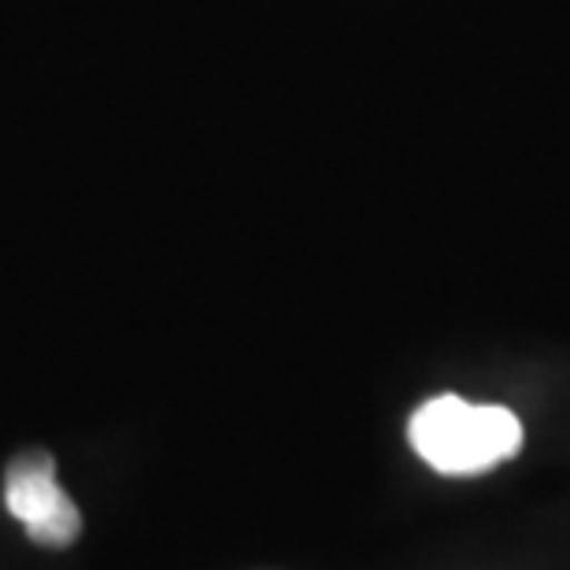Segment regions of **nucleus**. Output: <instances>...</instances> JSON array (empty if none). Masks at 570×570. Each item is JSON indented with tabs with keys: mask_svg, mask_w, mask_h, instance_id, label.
I'll use <instances>...</instances> for the list:
<instances>
[{
	"mask_svg": "<svg viewBox=\"0 0 570 570\" xmlns=\"http://www.w3.org/2000/svg\"><path fill=\"white\" fill-rule=\"evenodd\" d=\"M407 438L438 474L466 478L515 460L522 449V423L500 404H471L444 393L412 415Z\"/></svg>",
	"mask_w": 570,
	"mask_h": 570,
	"instance_id": "f257e3e1",
	"label": "nucleus"
},
{
	"mask_svg": "<svg viewBox=\"0 0 570 570\" xmlns=\"http://www.w3.org/2000/svg\"><path fill=\"white\" fill-rule=\"evenodd\" d=\"M4 504L41 549H71L82 533V515H78L75 500L63 493L52 455L41 449L19 452L8 463Z\"/></svg>",
	"mask_w": 570,
	"mask_h": 570,
	"instance_id": "f03ea898",
	"label": "nucleus"
}]
</instances>
